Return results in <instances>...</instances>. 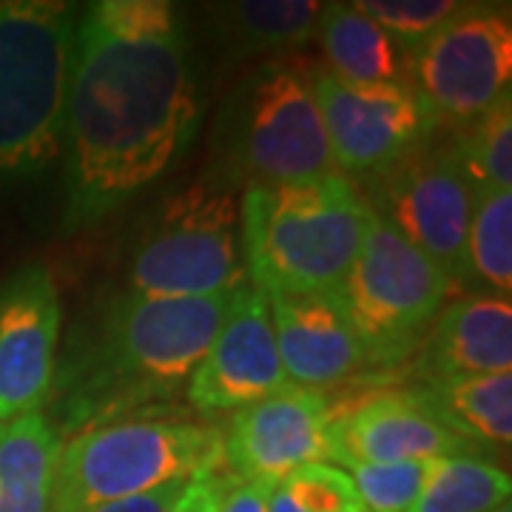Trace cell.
Wrapping results in <instances>:
<instances>
[{"instance_id": "1", "label": "cell", "mask_w": 512, "mask_h": 512, "mask_svg": "<svg viewBox=\"0 0 512 512\" xmlns=\"http://www.w3.org/2000/svg\"><path fill=\"white\" fill-rule=\"evenodd\" d=\"M200 83L177 6L100 0L74 29L63 120V225L106 220L197 137Z\"/></svg>"}, {"instance_id": "2", "label": "cell", "mask_w": 512, "mask_h": 512, "mask_svg": "<svg viewBox=\"0 0 512 512\" xmlns=\"http://www.w3.org/2000/svg\"><path fill=\"white\" fill-rule=\"evenodd\" d=\"M231 293L143 296L126 291L114 299L89 345L66 356L55 373L57 421L52 424L60 439L177 396L211 348Z\"/></svg>"}, {"instance_id": "3", "label": "cell", "mask_w": 512, "mask_h": 512, "mask_svg": "<svg viewBox=\"0 0 512 512\" xmlns=\"http://www.w3.org/2000/svg\"><path fill=\"white\" fill-rule=\"evenodd\" d=\"M242 262L262 293L336 291L367 231L370 208L345 174L251 183L239 200Z\"/></svg>"}, {"instance_id": "4", "label": "cell", "mask_w": 512, "mask_h": 512, "mask_svg": "<svg viewBox=\"0 0 512 512\" xmlns=\"http://www.w3.org/2000/svg\"><path fill=\"white\" fill-rule=\"evenodd\" d=\"M77 18L63 0H0V191L63 154Z\"/></svg>"}, {"instance_id": "5", "label": "cell", "mask_w": 512, "mask_h": 512, "mask_svg": "<svg viewBox=\"0 0 512 512\" xmlns=\"http://www.w3.org/2000/svg\"><path fill=\"white\" fill-rule=\"evenodd\" d=\"M222 467V433L200 421L137 413L63 439L52 512H92Z\"/></svg>"}, {"instance_id": "6", "label": "cell", "mask_w": 512, "mask_h": 512, "mask_svg": "<svg viewBox=\"0 0 512 512\" xmlns=\"http://www.w3.org/2000/svg\"><path fill=\"white\" fill-rule=\"evenodd\" d=\"M245 282L239 194L220 183L160 202L128 265V291L143 296H217Z\"/></svg>"}, {"instance_id": "7", "label": "cell", "mask_w": 512, "mask_h": 512, "mask_svg": "<svg viewBox=\"0 0 512 512\" xmlns=\"http://www.w3.org/2000/svg\"><path fill=\"white\" fill-rule=\"evenodd\" d=\"M453 291V279L370 211L348 276L336 288L367 365H393L419 348Z\"/></svg>"}, {"instance_id": "8", "label": "cell", "mask_w": 512, "mask_h": 512, "mask_svg": "<svg viewBox=\"0 0 512 512\" xmlns=\"http://www.w3.org/2000/svg\"><path fill=\"white\" fill-rule=\"evenodd\" d=\"M413 89L433 128L464 131L495 109L512 80V23L507 6L464 3L444 29L407 57Z\"/></svg>"}, {"instance_id": "9", "label": "cell", "mask_w": 512, "mask_h": 512, "mask_svg": "<svg viewBox=\"0 0 512 512\" xmlns=\"http://www.w3.org/2000/svg\"><path fill=\"white\" fill-rule=\"evenodd\" d=\"M231 137L251 183H305L339 174L305 69L291 63L268 60L248 77L234 106Z\"/></svg>"}, {"instance_id": "10", "label": "cell", "mask_w": 512, "mask_h": 512, "mask_svg": "<svg viewBox=\"0 0 512 512\" xmlns=\"http://www.w3.org/2000/svg\"><path fill=\"white\" fill-rule=\"evenodd\" d=\"M365 202L379 220L439 262L453 282L461 279L476 188L453 140L430 143L427 137L402 160L370 174Z\"/></svg>"}, {"instance_id": "11", "label": "cell", "mask_w": 512, "mask_h": 512, "mask_svg": "<svg viewBox=\"0 0 512 512\" xmlns=\"http://www.w3.org/2000/svg\"><path fill=\"white\" fill-rule=\"evenodd\" d=\"M336 171L370 177L430 137L433 123L413 83H345L325 66H305Z\"/></svg>"}, {"instance_id": "12", "label": "cell", "mask_w": 512, "mask_h": 512, "mask_svg": "<svg viewBox=\"0 0 512 512\" xmlns=\"http://www.w3.org/2000/svg\"><path fill=\"white\" fill-rule=\"evenodd\" d=\"M333 407L319 387L282 384L234 413L222 433V467L262 484L328 461ZM330 464V461H328Z\"/></svg>"}, {"instance_id": "13", "label": "cell", "mask_w": 512, "mask_h": 512, "mask_svg": "<svg viewBox=\"0 0 512 512\" xmlns=\"http://www.w3.org/2000/svg\"><path fill=\"white\" fill-rule=\"evenodd\" d=\"M60 322L63 308L46 265H23L0 282V421L49 402Z\"/></svg>"}, {"instance_id": "14", "label": "cell", "mask_w": 512, "mask_h": 512, "mask_svg": "<svg viewBox=\"0 0 512 512\" xmlns=\"http://www.w3.org/2000/svg\"><path fill=\"white\" fill-rule=\"evenodd\" d=\"M288 384L276 348L268 296L245 282L231 293V305L202 362L185 384V396L200 413H228L259 402Z\"/></svg>"}, {"instance_id": "15", "label": "cell", "mask_w": 512, "mask_h": 512, "mask_svg": "<svg viewBox=\"0 0 512 512\" xmlns=\"http://www.w3.org/2000/svg\"><path fill=\"white\" fill-rule=\"evenodd\" d=\"M473 453L421 402L419 390H396L362 399L345 413H333L328 461L350 470L356 464H402Z\"/></svg>"}, {"instance_id": "16", "label": "cell", "mask_w": 512, "mask_h": 512, "mask_svg": "<svg viewBox=\"0 0 512 512\" xmlns=\"http://www.w3.org/2000/svg\"><path fill=\"white\" fill-rule=\"evenodd\" d=\"M288 382L328 387L367 365L359 333L336 291L265 293Z\"/></svg>"}, {"instance_id": "17", "label": "cell", "mask_w": 512, "mask_h": 512, "mask_svg": "<svg viewBox=\"0 0 512 512\" xmlns=\"http://www.w3.org/2000/svg\"><path fill=\"white\" fill-rule=\"evenodd\" d=\"M421 373L427 382L512 373L510 296L470 293L444 305L424 336Z\"/></svg>"}, {"instance_id": "18", "label": "cell", "mask_w": 512, "mask_h": 512, "mask_svg": "<svg viewBox=\"0 0 512 512\" xmlns=\"http://www.w3.org/2000/svg\"><path fill=\"white\" fill-rule=\"evenodd\" d=\"M60 450L43 410L0 421V512H52Z\"/></svg>"}, {"instance_id": "19", "label": "cell", "mask_w": 512, "mask_h": 512, "mask_svg": "<svg viewBox=\"0 0 512 512\" xmlns=\"http://www.w3.org/2000/svg\"><path fill=\"white\" fill-rule=\"evenodd\" d=\"M319 40L333 77L370 86V83H410L402 49L376 20L356 9V3H328L319 20Z\"/></svg>"}, {"instance_id": "20", "label": "cell", "mask_w": 512, "mask_h": 512, "mask_svg": "<svg viewBox=\"0 0 512 512\" xmlns=\"http://www.w3.org/2000/svg\"><path fill=\"white\" fill-rule=\"evenodd\" d=\"M419 396L433 416L470 447H510L512 373L427 382L419 387Z\"/></svg>"}, {"instance_id": "21", "label": "cell", "mask_w": 512, "mask_h": 512, "mask_svg": "<svg viewBox=\"0 0 512 512\" xmlns=\"http://www.w3.org/2000/svg\"><path fill=\"white\" fill-rule=\"evenodd\" d=\"M325 3L316 0H242L217 9V35L237 55H279L305 46L316 32Z\"/></svg>"}, {"instance_id": "22", "label": "cell", "mask_w": 512, "mask_h": 512, "mask_svg": "<svg viewBox=\"0 0 512 512\" xmlns=\"http://www.w3.org/2000/svg\"><path fill=\"white\" fill-rule=\"evenodd\" d=\"M510 498L507 470L476 453H458L427 461L419 498L407 512H493Z\"/></svg>"}, {"instance_id": "23", "label": "cell", "mask_w": 512, "mask_h": 512, "mask_svg": "<svg viewBox=\"0 0 512 512\" xmlns=\"http://www.w3.org/2000/svg\"><path fill=\"white\" fill-rule=\"evenodd\" d=\"M461 279H476L493 296L512 293V191H478L470 214Z\"/></svg>"}, {"instance_id": "24", "label": "cell", "mask_w": 512, "mask_h": 512, "mask_svg": "<svg viewBox=\"0 0 512 512\" xmlns=\"http://www.w3.org/2000/svg\"><path fill=\"white\" fill-rule=\"evenodd\" d=\"M461 165L478 191H512V100L510 94L478 123L453 137Z\"/></svg>"}, {"instance_id": "25", "label": "cell", "mask_w": 512, "mask_h": 512, "mask_svg": "<svg viewBox=\"0 0 512 512\" xmlns=\"http://www.w3.org/2000/svg\"><path fill=\"white\" fill-rule=\"evenodd\" d=\"M268 512H365L350 476L336 464H308L265 484Z\"/></svg>"}, {"instance_id": "26", "label": "cell", "mask_w": 512, "mask_h": 512, "mask_svg": "<svg viewBox=\"0 0 512 512\" xmlns=\"http://www.w3.org/2000/svg\"><path fill=\"white\" fill-rule=\"evenodd\" d=\"M359 12L376 20L393 43L402 49L404 57H410L421 43H427L439 29L464 9L458 0H359Z\"/></svg>"}, {"instance_id": "27", "label": "cell", "mask_w": 512, "mask_h": 512, "mask_svg": "<svg viewBox=\"0 0 512 512\" xmlns=\"http://www.w3.org/2000/svg\"><path fill=\"white\" fill-rule=\"evenodd\" d=\"M365 512H407L419 498L427 461L402 464H356L345 470Z\"/></svg>"}, {"instance_id": "28", "label": "cell", "mask_w": 512, "mask_h": 512, "mask_svg": "<svg viewBox=\"0 0 512 512\" xmlns=\"http://www.w3.org/2000/svg\"><path fill=\"white\" fill-rule=\"evenodd\" d=\"M211 478L220 512H268V495L262 481L242 478L225 467L211 470Z\"/></svg>"}, {"instance_id": "29", "label": "cell", "mask_w": 512, "mask_h": 512, "mask_svg": "<svg viewBox=\"0 0 512 512\" xmlns=\"http://www.w3.org/2000/svg\"><path fill=\"white\" fill-rule=\"evenodd\" d=\"M185 484L188 481H174V484H165L160 490L134 495V498H123V501L97 507L92 512H174L177 510V501H180V495L185 490Z\"/></svg>"}, {"instance_id": "30", "label": "cell", "mask_w": 512, "mask_h": 512, "mask_svg": "<svg viewBox=\"0 0 512 512\" xmlns=\"http://www.w3.org/2000/svg\"><path fill=\"white\" fill-rule=\"evenodd\" d=\"M174 512H220L217 507V493H214V478L211 470L194 476L185 484L183 495L177 501V510Z\"/></svg>"}, {"instance_id": "31", "label": "cell", "mask_w": 512, "mask_h": 512, "mask_svg": "<svg viewBox=\"0 0 512 512\" xmlns=\"http://www.w3.org/2000/svg\"><path fill=\"white\" fill-rule=\"evenodd\" d=\"M493 512H512V504H504V507H498V510Z\"/></svg>"}]
</instances>
